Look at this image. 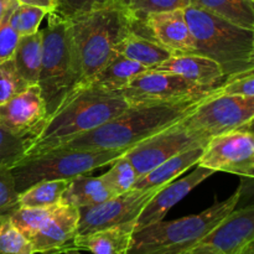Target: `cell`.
I'll list each match as a JSON object with an SVG mask.
<instances>
[{"mask_svg":"<svg viewBox=\"0 0 254 254\" xmlns=\"http://www.w3.org/2000/svg\"><path fill=\"white\" fill-rule=\"evenodd\" d=\"M208 140L210 139L205 135L186 128L179 122L128 149L124 155L130 161L138 176H141L183 151L202 148Z\"/></svg>","mask_w":254,"mask_h":254,"instance_id":"cell-9","label":"cell"},{"mask_svg":"<svg viewBox=\"0 0 254 254\" xmlns=\"http://www.w3.org/2000/svg\"><path fill=\"white\" fill-rule=\"evenodd\" d=\"M202 151L203 146L202 148H193L168 159L146 174L139 176L133 189L149 190V189L154 188H163L166 184L171 183L178 176L185 173L191 166L197 165L198 160L202 155Z\"/></svg>","mask_w":254,"mask_h":254,"instance_id":"cell-20","label":"cell"},{"mask_svg":"<svg viewBox=\"0 0 254 254\" xmlns=\"http://www.w3.org/2000/svg\"><path fill=\"white\" fill-rule=\"evenodd\" d=\"M20 193L9 166H0V216H10L20 207Z\"/></svg>","mask_w":254,"mask_h":254,"instance_id":"cell-33","label":"cell"},{"mask_svg":"<svg viewBox=\"0 0 254 254\" xmlns=\"http://www.w3.org/2000/svg\"><path fill=\"white\" fill-rule=\"evenodd\" d=\"M114 197V193L102 176L79 175L71 179L68 188L62 196L61 203L77 208L91 207Z\"/></svg>","mask_w":254,"mask_h":254,"instance_id":"cell-21","label":"cell"},{"mask_svg":"<svg viewBox=\"0 0 254 254\" xmlns=\"http://www.w3.org/2000/svg\"><path fill=\"white\" fill-rule=\"evenodd\" d=\"M215 88L201 87L179 74L156 69H146L138 74L119 93L128 106L153 102H173L197 98Z\"/></svg>","mask_w":254,"mask_h":254,"instance_id":"cell-11","label":"cell"},{"mask_svg":"<svg viewBox=\"0 0 254 254\" xmlns=\"http://www.w3.org/2000/svg\"><path fill=\"white\" fill-rule=\"evenodd\" d=\"M29 87L20 76L12 59L0 64V106Z\"/></svg>","mask_w":254,"mask_h":254,"instance_id":"cell-31","label":"cell"},{"mask_svg":"<svg viewBox=\"0 0 254 254\" xmlns=\"http://www.w3.org/2000/svg\"><path fill=\"white\" fill-rule=\"evenodd\" d=\"M254 206L236 207L183 254H253Z\"/></svg>","mask_w":254,"mask_h":254,"instance_id":"cell-12","label":"cell"},{"mask_svg":"<svg viewBox=\"0 0 254 254\" xmlns=\"http://www.w3.org/2000/svg\"><path fill=\"white\" fill-rule=\"evenodd\" d=\"M252 1H254V0H252Z\"/></svg>","mask_w":254,"mask_h":254,"instance_id":"cell-41","label":"cell"},{"mask_svg":"<svg viewBox=\"0 0 254 254\" xmlns=\"http://www.w3.org/2000/svg\"><path fill=\"white\" fill-rule=\"evenodd\" d=\"M47 16V27L41 30L42 57L37 86L49 117L77 86L82 84V79L67 19L56 12Z\"/></svg>","mask_w":254,"mask_h":254,"instance_id":"cell-6","label":"cell"},{"mask_svg":"<svg viewBox=\"0 0 254 254\" xmlns=\"http://www.w3.org/2000/svg\"><path fill=\"white\" fill-rule=\"evenodd\" d=\"M59 206V205H57ZM56 206L52 207H22L20 206L16 211L10 215L12 225L27 238L31 240L35 233L41 228L45 221L50 217Z\"/></svg>","mask_w":254,"mask_h":254,"instance_id":"cell-28","label":"cell"},{"mask_svg":"<svg viewBox=\"0 0 254 254\" xmlns=\"http://www.w3.org/2000/svg\"><path fill=\"white\" fill-rule=\"evenodd\" d=\"M46 117V106L37 84L29 86L0 106V126L19 138L31 136Z\"/></svg>","mask_w":254,"mask_h":254,"instance_id":"cell-15","label":"cell"},{"mask_svg":"<svg viewBox=\"0 0 254 254\" xmlns=\"http://www.w3.org/2000/svg\"><path fill=\"white\" fill-rule=\"evenodd\" d=\"M211 93L183 101L153 102L128 106V108L124 109L116 118L92 130L67 139L51 149L128 150L154 134L183 121Z\"/></svg>","mask_w":254,"mask_h":254,"instance_id":"cell-1","label":"cell"},{"mask_svg":"<svg viewBox=\"0 0 254 254\" xmlns=\"http://www.w3.org/2000/svg\"><path fill=\"white\" fill-rule=\"evenodd\" d=\"M213 174L215 171L211 169L197 165L195 171H192L190 175L178 181L174 180L166 184L151 197V200L144 206L141 212L139 213L138 218L135 220V225H134V232L159 221H163L174 206L178 205L196 186L200 185Z\"/></svg>","mask_w":254,"mask_h":254,"instance_id":"cell-17","label":"cell"},{"mask_svg":"<svg viewBox=\"0 0 254 254\" xmlns=\"http://www.w3.org/2000/svg\"><path fill=\"white\" fill-rule=\"evenodd\" d=\"M104 1H107V0H57L56 11L54 12L64 17V19H68L73 15L86 11V10Z\"/></svg>","mask_w":254,"mask_h":254,"instance_id":"cell-37","label":"cell"},{"mask_svg":"<svg viewBox=\"0 0 254 254\" xmlns=\"http://www.w3.org/2000/svg\"><path fill=\"white\" fill-rule=\"evenodd\" d=\"M127 150H88L55 148L22 156L11 168L17 191L22 192L40 181L71 180L108 166Z\"/></svg>","mask_w":254,"mask_h":254,"instance_id":"cell-7","label":"cell"},{"mask_svg":"<svg viewBox=\"0 0 254 254\" xmlns=\"http://www.w3.org/2000/svg\"><path fill=\"white\" fill-rule=\"evenodd\" d=\"M191 5L206 10L233 25L254 31L252 0H191Z\"/></svg>","mask_w":254,"mask_h":254,"instance_id":"cell-24","label":"cell"},{"mask_svg":"<svg viewBox=\"0 0 254 254\" xmlns=\"http://www.w3.org/2000/svg\"><path fill=\"white\" fill-rule=\"evenodd\" d=\"M138 32L158 42L173 56L195 54V41L184 9L146 15L140 20Z\"/></svg>","mask_w":254,"mask_h":254,"instance_id":"cell-14","label":"cell"},{"mask_svg":"<svg viewBox=\"0 0 254 254\" xmlns=\"http://www.w3.org/2000/svg\"><path fill=\"white\" fill-rule=\"evenodd\" d=\"M0 254H35L30 241L6 215L0 216Z\"/></svg>","mask_w":254,"mask_h":254,"instance_id":"cell-30","label":"cell"},{"mask_svg":"<svg viewBox=\"0 0 254 254\" xmlns=\"http://www.w3.org/2000/svg\"><path fill=\"white\" fill-rule=\"evenodd\" d=\"M160 189L154 188L149 190L133 189L128 192L114 196L96 206L78 208L79 220L77 236H84L96 231L135 222L144 206Z\"/></svg>","mask_w":254,"mask_h":254,"instance_id":"cell-13","label":"cell"},{"mask_svg":"<svg viewBox=\"0 0 254 254\" xmlns=\"http://www.w3.org/2000/svg\"><path fill=\"white\" fill-rule=\"evenodd\" d=\"M215 91L206 97L181 123L207 139L253 127L254 98L225 96Z\"/></svg>","mask_w":254,"mask_h":254,"instance_id":"cell-8","label":"cell"},{"mask_svg":"<svg viewBox=\"0 0 254 254\" xmlns=\"http://www.w3.org/2000/svg\"><path fill=\"white\" fill-rule=\"evenodd\" d=\"M49 12L39 6L27 4H19L11 11L9 22L20 36H26L39 31V26Z\"/></svg>","mask_w":254,"mask_h":254,"instance_id":"cell-29","label":"cell"},{"mask_svg":"<svg viewBox=\"0 0 254 254\" xmlns=\"http://www.w3.org/2000/svg\"><path fill=\"white\" fill-rule=\"evenodd\" d=\"M14 2H16V0H0V24Z\"/></svg>","mask_w":254,"mask_h":254,"instance_id":"cell-39","label":"cell"},{"mask_svg":"<svg viewBox=\"0 0 254 254\" xmlns=\"http://www.w3.org/2000/svg\"><path fill=\"white\" fill-rule=\"evenodd\" d=\"M198 166L235 174L241 178H254L253 127L236 129L213 136L203 146Z\"/></svg>","mask_w":254,"mask_h":254,"instance_id":"cell-10","label":"cell"},{"mask_svg":"<svg viewBox=\"0 0 254 254\" xmlns=\"http://www.w3.org/2000/svg\"><path fill=\"white\" fill-rule=\"evenodd\" d=\"M253 254H254V253H253Z\"/></svg>","mask_w":254,"mask_h":254,"instance_id":"cell-42","label":"cell"},{"mask_svg":"<svg viewBox=\"0 0 254 254\" xmlns=\"http://www.w3.org/2000/svg\"><path fill=\"white\" fill-rule=\"evenodd\" d=\"M135 20L124 0H107L67 19L82 84L89 83L116 55Z\"/></svg>","mask_w":254,"mask_h":254,"instance_id":"cell-3","label":"cell"},{"mask_svg":"<svg viewBox=\"0 0 254 254\" xmlns=\"http://www.w3.org/2000/svg\"><path fill=\"white\" fill-rule=\"evenodd\" d=\"M135 222L96 231L84 236H76L73 246L93 254H127L130 246Z\"/></svg>","mask_w":254,"mask_h":254,"instance_id":"cell-19","label":"cell"},{"mask_svg":"<svg viewBox=\"0 0 254 254\" xmlns=\"http://www.w3.org/2000/svg\"><path fill=\"white\" fill-rule=\"evenodd\" d=\"M71 180L40 181L20 192L22 207H52L61 203L62 196Z\"/></svg>","mask_w":254,"mask_h":254,"instance_id":"cell-26","label":"cell"},{"mask_svg":"<svg viewBox=\"0 0 254 254\" xmlns=\"http://www.w3.org/2000/svg\"><path fill=\"white\" fill-rule=\"evenodd\" d=\"M55 254H81L78 252L77 248H71V250H66L64 252H59V253H55Z\"/></svg>","mask_w":254,"mask_h":254,"instance_id":"cell-40","label":"cell"},{"mask_svg":"<svg viewBox=\"0 0 254 254\" xmlns=\"http://www.w3.org/2000/svg\"><path fill=\"white\" fill-rule=\"evenodd\" d=\"M109 166L111 169L104 175H102V178L114 196L133 190L134 184L136 183L139 176L126 155L124 154L121 155L113 163L109 164Z\"/></svg>","mask_w":254,"mask_h":254,"instance_id":"cell-27","label":"cell"},{"mask_svg":"<svg viewBox=\"0 0 254 254\" xmlns=\"http://www.w3.org/2000/svg\"><path fill=\"white\" fill-rule=\"evenodd\" d=\"M146 67L135 61L127 59L123 55L116 54L102 67L89 83L109 92H121L126 88L138 74L146 71Z\"/></svg>","mask_w":254,"mask_h":254,"instance_id":"cell-23","label":"cell"},{"mask_svg":"<svg viewBox=\"0 0 254 254\" xmlns=\"http://www.w3.org/2000/svg\"><path fill=\"white\" fill-rule=\"evenodd\" d=\"M16 5L17 1L11 5L9 11L5 15L4 20L0 24V64L12 59V55H14L15 49H16L17 42H19L20 39V35L17 34L16 30L9 22L10 14H11V11Z\"/></svg>","mask_w":254,"mask_h":254,"instance_id":"cell-36","label":"cell"},{"mask_svg":"<svg viewBox=\"0 0 254 254\" xmlns=\"http://www.w3.org/2000/svg\"><path fill=\"white\" fill-rule=\"evenodd\" d=\"M79 210L74 206L60 203L30 240L34 253L55 254L74 248L78 228Z\"/></svg>","mask_w":254,"mask_h":254,"instance_id":"cell-16","label":"cell"},{"mask_svg":"<svg viewBox=\"0 0 254 254\" xmlns=\"http://www.w3.org/2000/svg\"><path fill=\"white\" fill-rule=\"evenodd\" d=\"M217 92L225 96L254 98V69L240 72L226 77Z\"/></svg>","mask_w":254,"mask_h":254,"instance_id":"cell-34","label":"cell"},{"mask_svg":"<svg viewBox=\"0 0 254 254\" xmlns=\"http://www.w3.org/2000/svg\"><path fill=\"white\" fill-rule=\"evenodd\" d=\"M242 191L241 185L232 196L225 201H216L197 215L159 221L135 231L127 254H183L237 207Z\"/></svg>","mask_w":254,"mask_h":254,"instance_id":"cell-5","label":"cell"},{"mask_svg":"<svg viewBox=\"0 0 254 254\" xmlns=\"http://www.w3.org/2000/svg\"><path fill=\"white\" fill-rule=\"evenodd\" d=\"M116 54L123 55L127 59L138 62L149 69L155 68L161 62L173 56L168 50L161 47L150 37L136 32L134 27L117 46Z\"/></svg>","mask_w":254,"mask_h":254,"instance_id":"cell-22","label":"cell"},{"mask_svg":"<svg viewBox=\"0 0 254 254\" xmlns=\"http://www.w3.org/2000/svg\"><path fill=\"white\" fill-rule=\"evenodd\" d=\"M127 108L128 103L119 92L106 91L93 83L79 84L26 138L24 156L49 150L67 139L92 130Z\"/></svg>","mask_w":254,"mask_h":254,"instance_id":"cell-2","label":"cell"},{"mask_svg":"<svg viewBox=\"0 0 254 254\" xmlns=\"http://www.w3.org/2000/svg\"><path fill=\"white\" fill-rule=\"evenodd\" d=\"M42 57V32L20 36L17 46L12 55V61L20 76L29 86L37 84Z\"/></svg>","mask_w":254,"mask_h":254,"instance_id":"cell-25","label":"cell"},{"mask_svg":"<svg viewBox=\"0 0 254 254\" xmlns=\"http://www.w3.org/2000/svg\"><path fill=\"white\" fill-rule=\"evenodd\" d=\"M26 139L14 135L0 126V166L10 169L24 156Z\"/></svg>","mask_w":254,"mask_h":254,"instance_id":"cell-35","label":"cell"},{"mask_svg":"<svg viewBox=\"0 0 254 254\" xmlns=\"http://www.w3.org/2000/svg\"><path fill=\"white\" fill-rule=\"evenodd\" d=\"M153 69L179 74L206 88H216L225 81V74L220 64L197 54L171 56Z\"/></svg>","mask_w":254,"mask_h":254,"instance_id":"cell-18","label":"cell"},{"mask_svg":"<svg viewBox=\"0 0 254 254\" xmlns=\"http://www.w3.org/2000/svg\"><path fill=\"white\" fill-rule=\"evenodd\" d=\"M195 54L217 62L226 77L254 69V31L233 25L197 6L184 9Z\"/></svg>","mask_w":254,"mask_h":254,"instance_id":"cell-4","label":"cell"},{"mask_svg":"<svg viewBox=\"0 0 254 254\" xmlns=\"http://www.w3.org/2000/svg\"><path fill=\"white\" fill-rule=\"evenodd\" d=\"M19 4H27L32 6H39L46 10L49 14L56 11L57 0H16Z\"/></svg>","mask_w":254,"mask_h":254,"instance_id":"cell-38","label":"cell"},{"mask_svg":"<svg viewBox=\"0 0 254 254\" xmlns=\"http://www.w3.org/2000/svg\"><path fill=\"white\" fill-rule=\"evenodd\" d=\"M124 2L139 20L153 12L185 9L191 5V0H124Z\"/></svg>","mask_w":254,"mask_h":254,"instance_id":"cell-32","label":"cell"}]
</instances>
